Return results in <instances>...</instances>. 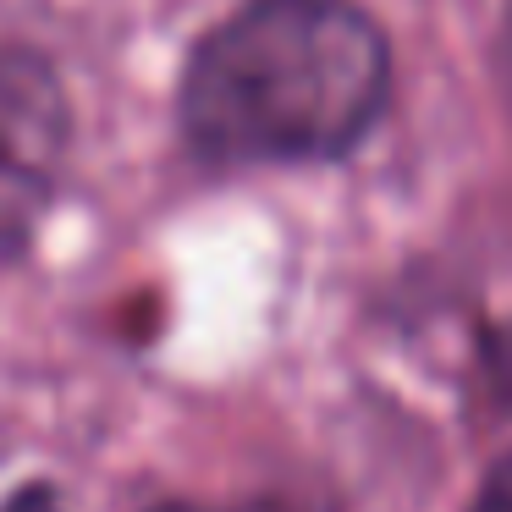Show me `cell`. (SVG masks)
<instances>
[{
    "label": "cell",
    "mask_w": 512,
    "mask_h": 512,
    "mask_svg": "<svg viewBox=\"0 0 512 512\" xmlns=\"http://www.w3.org/2000/svg\"><path fill=\"white\" fill-rule=\"evenodd\" d=\"M386 39L347 0H254L199 45L188 138L215 160L342 155L380 116Z\"/></svg>",
    "instance_id": "obj_1"
},
{
    "label": "cell",
    "mask_w": 512,
    "mask_h": 512,
    "mask_svg": "<svg viewBox=\"0 0 512 512\" xmlns=\"http://www.w3.org/2000/svg\"><path fill=\"white\" fill-rule=\"evenodd\" d=\"M67 155V94L34 50H0V254L28 243Z\"/></svg>",
    "instance_id": "obj_2"
},
{
    "label": "cell",
    "mask_w": 512,
    "mask_h": 512,
    "mask_svg": "<svg viewBox=\"0 0 512 512\" xmlns=\"http://www.w3.org/2000/svg\"><path fill=\"white\" fill-rule=\"evenodd\" d=\"M474 512H512V457H507V463H496V474L479 485Z\"/></svg>",
    "instance_id": "obj_3"
},
{
    "label": "cell",
    "mask_w": 512,
    "mask_h": 512,
    "mask_svg": "<svg viewBox=\"0 0 512 512\" xmlns=\"http://www.w3.org/2000/svg\"><path fill=\"white\" fill-rule=\"evenodd\" d=\"M490 375H496V386L512 397V320L490 336Z\"/></svg>",
    "instance_id": "obj_4"
},
{
    "label": "cell",
    "mask_w": 512,
    "mask_h": 512,
    "mask_svg": "<svg viewBox=\"0 0 512 512\" xmlns=\"http://www.w3.org/2000/svg\"><path fill=\"white\" fill-rule=\"evenodd\" d=\"M0 512H61V507H56V496H50L45 485H34V490H17Z\"/></svg>",
    "instance_id": "obj_5"
},
{
    "label": "cell",
    "mask_w": 512,
    "mask_h": 512,
    "mask_svg": "<svg viewBox=\"0 0 512 512\" xmlns=\"http://www.w3.org/2000/svg\"><path fill=\"white\" fill-rule=\"evenodd\" d=\"M160 512H287V507H265L259 501V507H160Z\"/></svg>",
    "instance_id": "obj_6"
}]
</instances>
